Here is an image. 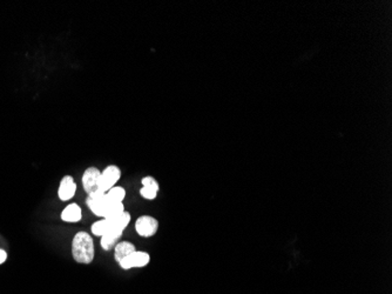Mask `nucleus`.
<instances>
[{
	"label": "nucleus",
	"instance_id": "obj_1",
	"mask_svg": "<svg viewBox=\"0 0 392 294\" xmlns=\"http://www.w3.org/2000/svg\"><path fill=\"white\" fill-rule=\"evenodd\" d=\"M72 257L79 264L88 265L94 260L95 250L94 241L91 234L80 231L73 237L72 240Z\"/></svg>",
	"mask_w": 392,
	"mask_h": 294
},
{
	"label": "nucleus",
	"instance_id": "obj_2",
	"mask_svg": "<svg viewBox=\"0 0 392 294\" xmlns=\"http://www.w3.org/2000/svg\"><path fill=\"white\" fill-rule=\"evenodd\" d=\"M132 220V216L129 214V212L125 211L123 213L115 218L113 220H111V227L106 233H104L101 239H100V245H101L102 250L104 251H111L114 249V246L119 242L120 238L122 237L123 232H125L126 227L129 225Z\"/></svg>",
	"mask_w": 392,
	"mask_h": 294
},
{
	"label": "nucleus",
	"instance_id": "obj_3",
	"mask_svg": "<svg viewBox=\"0 0 392 294\" xmlns=\"http://www.w3.org/2000/svg\"><path fill=\"white\" fill-rule=\"evenodd\" d=\"M121 178V169L116 165H110L101 171V176L99 179V189H101L104 193L110 191L112 187H114L116 183Z\"/></svg>",
	"mask_w": 392,
	"mask_h": 294
},
{
	"label": "nucleus",
	"instance_id": "obj_4",
	"mask_svg": "<svg viewBox=\"0 0 392 294\" xmlns=\"http://www.w3.org/2000/svg\"><path fill=\"white\" fill-rule=\"evenodd\" d=\"M135 230L140 237L149 238L156 233L159 230V222L154 216L141 215L137 219L135 223Z\"/></svg>",
	"mask_w": 392,
	"mask_h": 294
},
{
	"label": "nucleus",
	"instance_id": "obj_5",
	"mask_svg": "<svg viewBox=\"0 0 392 294\" xmlns=\"http://www.w3.org/2000/svg\"><path fill=\"white\" fill-rule=\"evenodd\" d=\"M150 261V255L143 251H135L128 257L123 258L121 261L119 262L120 267L122 270H130V268H139V267H145L149 264Z\"/></svg>",
	"mask_w": 392,
	"mask_h": 294
},
{
	"label": "nucleus",
	"instance_id": "obj_6",
	"mask_svg": "<svg viewBox=\"0 0 392 294\" xmlns=\"http://www.w3.org/2000/svg\"><path fill=\"white\" fill-rule=\"evenodd\" d=\"M100 176H101V171L98 167H94V166L88 167L84 172L83 178H81V183H83V187L88 194L99 189Z\"/></svg>",
	"mask_w": 392,
	"mask_h": 294
},
{
	"label": "nucleus",
	"instance_id": "obj_7",
	"mask_svg": "<svg viewBox=\"0 0 392 294\" xmlns=\"http://www.w3.org/2000/svg\"><path fill=\"white\" fill-rule=\"evenodd\" d=\"M76 192V184L72 176H65L60 181L58 197L61 201H69L74 198Z\"/></svg>",
	"mask_w": 392,
	"mask_h": 294
},
{
	"label": "nucleus",
	"instance_id": "obj_8",
	"mask_svg": "<svg viewBox=\"0 0 392 294\" xmlns=\"http://www.w3.org/2000/svg\"><path fill=\"white\" fill-rule=\"evenodd\" d=\"M81 218H83V210L75 203L67 205L61 212V220L65 223H79Z\"/></svg>",
	"mask_w": 392,
	"mask_h": 294
},
{
	"label": "nucleus",
	"instance_id": "obj_9",
	"mask_svg": "<svg viewBox=\"0 0 392 294\" xmlns=\"http://www.w3.org/2000/svg\"><path fill=\"white\" fill-rule=\"evenodd\" d=\"M135 251H137V247H135L133 242L127 240L119 241L114 246V259L118 262H120L123 258L128 257L129 254L135 252Z\"/></svg>",
	"mask_w": 392,
	"mask_h": 294
},
{
	"label": "nucleus",
	"instance_id": "obj_10",
	"mask_svg": "<svg viewBox=\"0 0 392 294\" xmlns=\"http://www.w3.org/2000/svg\"><path fill=\"white\" fill-rule=\"evenodd\" d=\"M123 212H125V205H123V203H112L110 206L107 207L102 219L113 220L121 215Z\"/></svg>",
	"mask_w": 392,
	"mask_h": 294
},
{
	"label": "nucleus",
	"instance_id": "obj_11",
	"mask_svg": "<svg viewBox=\"0 0 392 294\" xmlns=\"http://www.w3.org/2000/svg\"><path fill=\"white\" fill-rule=\"evenodd\" d=\"M110 227H111V220H108V219L98 220V222H95L92 225L91 232L94 235H96V237L101 238L102 235L106 233L108 230H110Z\"/></svg>",
	"mask_w": 392,
	"mask_h": 294
},
{
	"label": "nucleus",
	"instance_id": "obj_12",
	"mask_svg": "<svg viewBox=\"0 0 392 294\" xmlns=\"http://www.w3.org/2000/svg\"><path fill=\"white\" fill-rule=\"evenodd\" d=\"M106 195L112 203H122L126 197V189L121 186H114L106 192Z\"/></svg>",
	"mask_w": 392,
	"mask_h": 294
},
{
	"label": "nucleus",
	"instance_id": "obj_13",
	"mask_svg": "<svg viewBox=\"0 0 392 294\" xmlns=\"http://www.w3.org/2000/svg\"><path fill=\"white\" fill-rule=\"evenodd\" d=\"M104 194H106V193L101 191V189H96V191L89 193L87 199H86V204H87L89 210H91V208L94 206V205L98 203L99 200H101Z\"/></svg>",
	"mask_w": 392,
	"mask_h": 294
},
{
	"label": "nucleus",
	"instance_id": "obj_14",
	"mask_svg": "<svg viewBox=\"0 0 392 294\" xmlns=\"http://www.w3.org/2000/svg\"><path fill=\"white\" fill-rule=\"evenodd\" d=\"M158 192L156 189H153V188H149V187H141L140 188V195L142 197L143 199L146 200H154L156 199L158 197Z\"/></svg>",
	"mask_w": 392,
	"mask_h": 294
},
{
	"label": "nucleus",
	"instance_id": "obj_15",
	"mask_svg": "<svg viewBox=\"0 0 392 294\" xmlns=\"http://www.w3.org/2000/svg\"><path fill=\"white\" fill-rule=\"evenodd\" d=\"M141 184H142V186H143V187H149V188L156 189V191H159V189H160V186H159L158 180L155 179L154 177L147 176V177H145V178H142Z\"/></svg>",
	"mask_w": 392,
	"mask_h": 294
},
{
	"label": "nucleus",
	"instance_id": "obj_16",
	"mask_svg": "<svg viewBox=\"0 0 392 294\" xmlns=\"http://www.w3.org/2000/svg\"><path fill=\"white\" fill-rule=\"evenodd\" d=\"M6 259H7L6 251H4V250L0 249V265L4 264V262L6 261Z\"/></svg>",
	"mask_w": 392,
	"mask_h": 294
}]
</instances>
